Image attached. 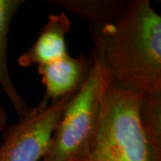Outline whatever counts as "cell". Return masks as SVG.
<instances>
[{
    "mask_svg": "<svg viewBox=\"0 0 161 161\" xmlns=\"http://www.w3.org/2000/svg\"><path fill=\"white\" fill-rule=\"evenodd\" d=\"M7 115L5 109L0 105V132H3L7 126Z\"/></svg>",
    "mask_w": 161,
    "mask_h": 161,
    "instance_id": "obj_9",
    "label": "cell"
},
{
    "mask_svg": "<svg viewBox=\"0 0 161 161\" xmlns=\"http://www.w3.org/2000/svg\"><path fill=\"white\" fill-rule=\"evenodd\" d=\"M93 54L110 86L142 97L141 109L161 111V16L149 0H132L116 23L91 26Z\"/></svg>",
    "mask_w": 161,
    "mask_h": 161,
    "instance_id": "obj_1",
    "label": "cell"
},
{
    "mask_svg": "<svg viewBox=\"0 0 161 161\" xmlns=\"http://www.w3.org/2000/svg\"><path fill=\"white\" fill-rule=\"evenodd\" d=\"M92 64V58H74L68 54L53 62L38 65L46 92L36 108L44 109L49 104L78 91L90 74Z\"/></svg>",
    "mask_w": 161,
    "mask_h": 161,
    "instance_id": "obj_5",
    "label": "cell"
},
{
    "mask_svg": "<svg viewBox=\"0 0 161 161\" xmlns=\"http://www.w3.org/2000/svg\"><path fill=\"white\" fill-rule=\"evenodd\" d=\"M92 58V70L66 104L43 161H71L94 133L110 79L103 64Z\"/></svg>",
    "mask_w": 161,
    "mask_h": 161,
    "instance_id": "obj_3",
    "label": "cell"
},
{
    "mask_svg": "<svg viewBox=\"0 0 161 161\" xmlns=\"http://www.w3.org/2000/svg\"><path fill=\"white\" fill-rule=\"evenodd\" d=\"M45 2L63 8L94 27L116 23L132 3L131 0H46Z\"/></svg>",
    "mask_w": 161,
    "mask_h": 161,
    "instance_id": "obj_7",
    "label": "cell"
},
{
    "mask_svg": "<svg viewBox=\"0 0 161 161\" xmlns=\"http://www.w3.org/2000/svg\"><path fill=\"white\" fill-rule=\"evenodd\" d=\"M70 28L71 21L64 13L50 14L34 43L19 57V65H40L68 55L65 36Z\"/></svg>",
    "mask_w": 161,
    "mask_h": 161,
    "instance_id": "obj_6",
    "label": "cell"
},
{
    "mask_svg": "<svg viewBox=\"0 0 161 161\" xmlns=\"http://www.w3.org/2000/svg\"><path fill=\"white\" fill-rule=\"evenodd\" d=\"M23 3V0H0V86L11 101L19 119L28 115L31 108L28 107L13 83L7 64V46L12 20Z\"/></svg>",
    "mask_w": 161,
    "mask_h": 161,
    "instance_id": "obj_8",
    "label": "cell"
},
{
    "mask_svg": "<svg viewBox=\"0 0 161 161\" xmlns=\"http://www.w3.org/2000/svg\"><path fill=\"white\" fill-rule=\"evenodd\" d=\"M142 97L109 86L98 124L87 145L71 161H161L140 119Z\"/></svg>",
    "mask_w": 161,
    "mask_h": 161,
    "instance_id": "obj_2",
    "label": "cell"
},
{
    "mask_svg": "<svg viewBox=\"0 0 161 161\" xmlns=\"http://www.w3.org/2000/svg\"><path fill=\"white\" fill-rule=\"evenodd\" d=\"M73 94L49 104L44 109L31 108L17 124L6 128L3 143H0V161H40L43 158Z\"/></svg>",
    "mask_w": 161,
    "mask_h": 161,
    "instance_id": "obj_4",
    "label": "cell"
}]
</instances>
